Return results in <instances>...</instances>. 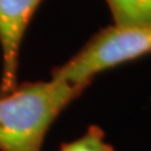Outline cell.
<instances>
[{
    "mask_svg": "<svg viewBox=\"0 0 151 151\" xmlns=\"http://www.w3.org/2000/svg\"><path fill=\"white\" fill-rule=\"evenodd\" d=\"M86 88L50 78L0 94V151H42L52 124Z\"/></svg>",
    "mask_w": 151,
    "mask_h": 151,
    "instance_id": "obj_1",
    "label": "cell"
},
{
    "mask_svg": "<svg viewBox=\"0 0 151 151\" xmlns=\"http://www.w3.org/2000/svg\"><path fill=\"white\" fill-rule=\"evenodd\" d=\"M151 53V25L106 27L64 64L52 70V78L89 86L96 74Z\"/></svg>",
    "mask_w": 151,
    "mask_h": 151,
    "instance_id": "obj_2",
    "label": "cell"
},
{
    "mask_svg": "<svg viewBox=\"0 0 151 151\" xmlns=\"http://www.w3.org/2000/svg\"><path fill=\"white\" fill-rule=\"evenodd\" d=\"M43 0H0V48L3 69L0 94L18 84L19 50L30 19Z\"/></svg>",
    "mask_w": 151,
    "mask_h": 151,
    "instance_id": "obj_3",
    "label": "cell"
},
{
    "mask_svg": "<svg viewBox=\"0 0 151 151\" xmlns=\"http://www.w3.org/2000/svg\"><path fill=\"white\" fill-rule=\"evenodd\" d=\"M116 27L151 25V0H106Z\"/></svg>",
    "mask_w": 151,
    "mask_h": 151,
    "instance_id": "obj_4",
    "label": "cell"
},
{
    "mask_svg": "<svg viewBox=\"0 0 151 151\" xmlns=\"http://www.w3.org/2000/svg\"><path fill=\"white\" fill-rule=\"evenodd\" d=\"M59 151H115V149L105 140V132L101 127L92 125L79 139L63 144Z\"/></svg>",
    "mask_w": 151,
    "mask_h": 151,
    "instance_id": "obj_5",
    "label": "cell"
}]
</instances>
